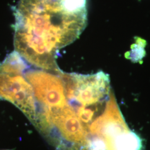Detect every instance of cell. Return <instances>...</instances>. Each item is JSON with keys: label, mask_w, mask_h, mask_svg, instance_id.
I'll return each mask as SVG.
<instances>
[{"label": "cell", "mask_w": 150, "mask_h": 150, "mask_svg": "<svg viewBox=\"0 0 150 150\" xmlns=\"http://www.w3.org/2000/svg\"><path fill=\"white\" fill-rule=\"evenodd\" d=\"M14 13L15 51L32 66L49 71L59 70L57 54L87 23L86 0H20Z\"/></svg>", "instance_id": "obj_1"}, {"label": "cell", "mask_w": 150, "mask_h": 150, "mask_svg": "<svg viewBox=\"0 0 150 150\" xmlns=\"http://www.w3.org/2000/svg\"><path fill=\"white\" fill-rule=\"evenodd\" d=\"M27 63L14 51L0 64V98L13 103L33 122L36 104L32 86L24 75Z\"/></svg>", "instance_id": "obj_2"}, {"label": "cell", "mask_w": 150, "mask_h": 150, "mask_svg": "<svg viewBox=\"0 0 150 150\" xmlns=\"http://www.w3.org/2000/svg\"><path fill=\"white\" fill-rule=\"evenodd\" d=\"M146 43V42L144 40L141 38H136V43L131 45V50L126 54V57L134 62L140 61L146 54L144 50Z\"/></svg>", "instance_id": "obj_3"}]
</instances>
